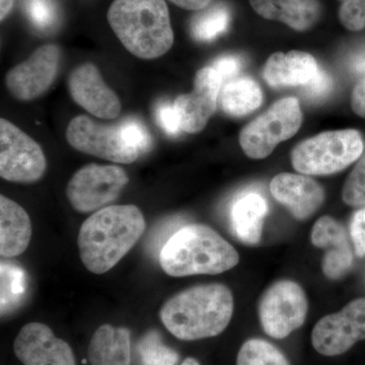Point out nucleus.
Wrapping results in <instances>:
<instances>
[{
	"label": "nucleus",
	"mask_w": 365,
	"mask_h": 365,
	"mask_svg": "<svg viewBox=\"0 0 365 365\" xmlns=\"http://www.w3.org/2000/svg\"><path fill=\"white\" fill-rule=\"evenodd\" d=\"M14 351L24 365H76L68 343L42 323L24 326L14 340Z\"/></svg>",
	"instance_id": "4468645a"
},
{
	"label": "nucleus",
	"mask_w": 365,
	"mask_h": 365,
	"mask_svg": "<svg viewBox=\"0 0 365 365\" xmlns=\"http://www.w3.org/2000/svg\"><path fill=\"white\" fill-rule=\"evenodd\" d=\"M258 312L265 333L283 339L304 325L307 314L306 294L294 281H277L262 295Z\"/></svg>",
	"instance_id": "1a4fd4ad"
},
{
	"label": "nucleus",
	"mask_w": 365,
	"mask_h": 365,
	"mask_svg": "<svg viewBox=\"0 0 365 365\" xmlns=\"http://www.w3.org/2000/svg\"><path fill=\"white\" fill-rule=\"evenodd\" d=\"M230 21V11L223 4L202 9L190 21V33L192 37L200 42L215 40L220 34L227 31Z\"/></svg>",
	"instance_id": "b1692460"
},
{
	"label": "nucleus",
	"mask_w": 365,
	"mask_h": 365,
	"mask_svg": "<svg viewBox=\"0 0 365 365\" xmlns=\"http://www.w3.org/2000/svg\"><path fill=\"white\" fill-rule=\"evenodd\" d=\"M158 124L168 135L176 136L182 131L181 122L174 104L160 103L155 109Z\"/></svg>",
	"instance_id": "473e14b6"
},
{
	"label": "nucleus",
	"mask_w": 365,
	"mask_h": 365,
	"mask_svg": "<svg viewBox=\"0 0 365 365\" xmlns=\"http://www.w3.org/2000/svg\"><path fill=\"white\" fill-rule=\"evenodd\" d=\"M317 248L327 250L322 268L327 277L339 279L352 267L353 252L347 232L340 222L331 216H323L314 223L311 235Z\"/></svg>",
	"instance_id": "f3484780"
},
{
	"label": "nucleus",
	"mask_w": 365,
	"mask_h": 365,
	"mask_svg": "<svg viewBox=\"0 0 365 365\" xmlns=\"http://www.w3.org/2000/svg\"><path fill=\"white\" fill-rule=\"evenodd\" d=\"M91 365H130L131 337L126 328L109 324L98 327L88 349Z\"/></svg>",
	"instance_id": "412c9836"
},
{
	"label": "nucleus",
	"mask_w": 365,
	"mask_h": 365,
	"mask_svg": "<svg viewBox=\"0 0 365 365\" xmlns=\"http://www.w3.org/2000/svg\"><path fill=\"white\" fill-rule=\"evenodd\" d=\"M263 102L260 86L249 76L232 79L223 86L220 103L225 114L242 117L258 109Z\"/></svg>",
	"instance_id": "5701e85b"
},
{
	"label": "nucleus",
	"mask_w": 365,
	"mask_h": 365,
	"mask_svg": "<svg viewBox=\"0 0 365 365\" xmlns=\"http://www.w3.org/2000/svg\"><path fill=\"white\" fill-rule=\"evenodd\" d=\"M237 365H290L276 346L263 339H250L237 354Z\"/></svg>",
	"instance_id": "393cba45"
},
{
	"label": "nucleus",
	"mask_w": 365,
	"mask_h": 365,
	"mask_svg": "<svg viewBox=\"0 0 365 365\" xmlns=\"http://www.w3.org/2000/svg\"><path fill=\"white\" fill-rule=\"evenodd\" d=\"M14 1V0H0V19L1 21H4L11 13Z\"/></svg>",
	"instance_id": "4c0bfd02"
},
{
	"label": "nucleus",
	"mask_w": 365,
	"mask_h": 365,
	"mask_svg": "<svg viewBox=\"0 0 365 365\" xmlns=\"http://www.w3.org/2000/svg\"><path fill=\"white\" fill-rule=\"evenodd\" d=\"M47 160L39 143L9 120H0V176L32 184L44 176Z\"/></svg>",
	"instance_id": "6e6552de"
},
{
	"label": "nucleus",
	"mask_w": 365,
	"mask_h": 365,
	"mask_svg": "<svg viewBox=\"0 0 365 365\" xmlns=\"http://www.w3.org/2000/svg\"><path fill=\"white\" fill-rule=\"evenodd\" d=\"M68 90L76 104L100 119L112 120L121 112V102L93 63H83L72 71Z\"/></svg>",
	"instance_id": "2eb2a0df"
},
{
	"label": "nucleus",
	"mask_w": 365,
	"mask_h": 365,
	"mask_svg": "<svg viewBox=\"0 0 365 365\" xmlns=\"http://www.w3.org/2000/svg\"><path fill=\"white\" fill-rule=\"evenodd\" d=\"M143 365H177L180 355L163 343L157 331H148L137 346Z\"/></svg>",
	"instance_id": "a878e982"
},
{
	"label": "nucleus",
	"mask_w": 365,
	"mask_h": 365,
	"mask_svg": "<svg viewBox=\"0 0 365 365\" xmlns=\"http://www.w3.org/2000/svg\"><path fill=\"white\" fill-rule=\"evenodd\" d=\"M234 314V297L220 283L182 290L165 302L160 312L163 326L180 340L215 337L227 329Z\"/></svg>",
	"instance_id": "f03ea898"
},
{
	"label": "nucleus",
	"mask_w": 365,
	"mask_h": 365,
	"mask_svg": "<svg viewBox=\"0 0 365 365\" xmlns=\"http://www.w3.org/2000/svg\"><path fill=\"white\" fill-rule=\"evenodd\" d=\"M242 66V59L237 56H232V55L220 57L215 60L212 66L213 68L220 74L222 81H228V79L232 81V78H235L241 71Z\"/></svg>",
	"instance_id": "f704fd0d"
},
{
	"label": "nucleus",
	"mask_w": 365,
	"mask_h": 365,
	"mask_svg": "<svg viewBox=\"0 0 365 365\" xmlns=\"http://www.w3.org/2000/svg\"><path fill=\"white\" fill-rule=\"evenodd\" d=\"M61 51L58 46H41L26 61L7 72V90L16 100L28 102L42 96L58 74Z\"/></svg>",
	"instance_id": "f8f14e48"
},
{
	"label": "nucleus",
	"mask_w": 365,
	"mask_h": 365,
	"mask_svg": "<svg viewBox=\"0 0 365 365\" xmlns=\"http://www.w3.org/2000/svg\"><path fill=\"white\" fill-rule=\"evenodd\" d=\"M350 235L355 254L359 258L365 256V207L359 209L352 216Z\"/></svg>",
	"instance_id": "72a5a7b5"
},
{
	"label": "nucleus",
	"mask_w": 365,
	"mask_h": 365,
	"mask_svg": "<svg viewBox=\"0 0 365 365\" xmlns=\"http://www.w3.org/2000/svg\"><path fill=\"white\" fill-rule=\"evenodd\" d=\"M108 21L126 50L138 58H158L174 44L165 0H114Z\"/></svg>",
	"instance_id": "20e7f679"
},
{
	"label": "nucleus",
	"mask_w": 365,
	"mask_h": 365,
	"mask_svg": "<svg viewBox=\"0 0 365 365\" xmlns=\"http://www.w3.org/2000/svg\"><path fill=\"white\" fill-rule=\"evenodd\" d=\"M341 1L344 2V1H347V0H341Z\"/></svg>",
	"instance_id": "ea45409f"
},
{
	"label": "nucleus",
	"mask_w": 365,
	"mask_h": 365,
	"mask_svg": "<svg viewBox=\"0 0 365 365\" xmlns=\"http://www.w3.org/2000/svg\"><path fill=\"white\" fill-rule=\"evenodd\" d=\"M270 191L274 199L299 220L311 217L325 200V192L319 182L312 178L290 173L274 177Z\"/></svg>",
	"instance_id": "dca6fc26"
},
{
	"label": "nucleus",
	"mask_w": 365,
	"mask_h": 365,
	"mask_svg": "<svg viewBox=\"0 0 365 365\" xmlns=\"http://www.w3.org/2000/svg\"><path fill=\"white\" fill-rule=\"evenodd\" d=\"M268 205L258 193H247L232 208V227L240 241L247 245L260 242Z\"/></svg>",
	"instance_id": "4be33fe9"
},
{
	"label": "nucleus",
	"mask_w": 365,
	"mask_h": 365,
	"mask_svg": "<svg viewBox=\"0 0 365 365\" xmlns=\"http://www.w3.org/2000/svg\"><path fill=\"white\" fill-rule=\"evenodd\" d=\"M222 83L212 66L204 67L197 72L193 91L179 96L174 102L182 131L193 134L205 128L208 120L215 114Z\"/></svg>",
	"instance_id": "ddd939ff"
},
{
	"label": "nucleus",
	"mask_w": 365,
	"mask_h": 365,
	"mask_svg": "<svg viewBox=\"0 0 365 365\" xmlns=\"http://www.w3.org/2000/svg\"><path fill=\"white\" fill-rule=\"evenodd\" d=\"M365 340V299H357L339 313L319 319L312 333V344L324 356H337Z\"/></svg>",
	"instance_id": "9b49d317"
},
{
	"label": "nucleus",
	"mask_w": 365,
	"mask_h": 365,
	"mask_svg": "<svg viewBox=\"0 0 365 365\" xmlns=\"http://www.w3.org/2000/svg\"><path fill=\"white\" fill-rule=\"evenodd\" d=\"M29 19L40 30L51 28L56 21V7L53 0H26Z\"/></svg>",
	"instance_id": "c756f323"
},
{
	"label": "nucleus",
	"mask_w": 365,
	"mask_h": 365,
	"mask_svg": "<svg viewBox=\"0 0 365 365\" xmlns=\"http://www.w3.org/2000/svg\"><path fill=\"white\" fill-rule=\"evenodd\" d=\"M66 139L76 150L113 163H131L141 155L125 141L119 124L98 123L86 115L71 120Z\"/></svg>",
	"instance_id": "9d476101"
},
{
	"label": "nucleus",
	"mask_w": 365,
	"mask_h": 365,
	"mask_svg": "<svg viewBox=\"0 0 365 365\" xmlns=\"http://www.w3.org/2000/svg\"><path fill=\"white\" fill-rule=\"evenodd\" d=\"M160 267L172 277L216 275L235 267L237 250L208 225L193 223L175 232L163 245Z\"/></svg>",
	"instance_id": "7ed1b4c3"
},
{
	"label": "nucleus",
	"mask_w": 365,
	"mask_h": 365,
	"mask_svg": "<svg viewBox=\"0 0 365 365\" xmlns=\"http://www.w3.org/2000/svg\"><path fill=\"white\" fill-rule=\"evenodd\" d=\"M25 275L20 267L13 264L1 263V313L13 307L25 292Z\"/></svg>",
	"instance_id": "bb28decb"
},
{
	"label": "nucleus",
	"mask_w": 365,
	"mask_h": 365,
	"mask_svg": "<svg viewBox=\"0 0 365 365\" xmlns=\"http://www.w3.org/2000/svg\"><path fill=\"white\" fill-rule=\"evenodd\" d=\"M250 4L262 18L282 21L300 32L312 28L321 16L319 0H250Z\"/></svg>",
	"instance_id": "aec40b11"
},
{
	"label": "nucleus",
	"mask_w": 365,
	"mask_h": 365,
	"mask_svg": "<svg viewBox=\"0 0 365 365\" xmlns=\"http://www.w3.org/2000/svg\"><path fill=\"white\" fill-rule=\"evenodd\" d=\"M339 19L342 25L353 32L365 28V0H347L339 9Z\"/></svg>",
	"instance_id": "7c9ffc66"
},
{
	"label": "nucleus",
	"mask_w": 365,
	"mask_h": 365,
	"mask_svg": "<svg viewBox=\"0 0 365 365\" xmlns=\"http://www.w3.org/2000/svg\"><path fill=\"white\" fill-rule=\"evenodd\" d=\"M173 4L188 11H202L212 0H170Z\"/></svg>",
	"instance_id": "e433bc0d"
},
{
	"label": "nucleus",
	"mask_w": 365,
	"mask_h": 365,
	"mask_svg": "<svg viewBox=\"0 0 365 365\" xmlns=\"http://www.w3.org/2000/svg\"><path fill=\"white\" fill-rule=\"evenodd\" d=\"M32 237V223L25 209L4 195L0 196V255L20 256Z\"/></svg>",
	"instance_id": "6ab92c4d"
},
{
	"label": "nucleus",
	"mask_w": 365,
	"mask_h": 365,
	"mask_svg": "<svg viewBox=\"0 0 365 365\" xmlns=\"http://www.w3.org/2000/svg\"><path fill=\"white\" fill-rule=\"evenodd\" d=\"M364 148V138L359 131L324 132L297 144L292 153V163L304 175L335 174L359 160Z\"/></svg>",
	"instance_id": "39448f33"
},
{
	"label": "nucleus",
	"mask_w": 365,
	"mask_h": 365,
	"mask_svg": "<svg viewBox=\"0 0 365 365\" xmlns=\"http://www.w3.org/2000/svg\"><path fill=\"white\" fill-rule=\"evenodd\" d=\"M128 182L122 168L90 163L72 176L67 185V199L78 212H93L114 202Z\"/></svg>",
	"instance_id": "0eeeda50"
},
{
	"label": "nucleus",
	"mask_w": 365,
	"mask_h": 365,
	"mask_svg": "<svg viewBox=\"0 0 365 365\" xmlns=\"http://www.w3.org/2000/svg\"><path fill=\"white\" fill-rule=\"evenodd\" d=\"M318 71L316 59L309 53L279 52L269 57L264 66L263 78L272 88L304 86Z\"/></svg>",
	"instance_id": "a211bd4d"
},
{
	"label": "nucleus",
	"mask_w": 365,
	"mask_h": 365,
	"mask_svg": "<svg viewBox=\"0 0 365 365\" xmlns=\"http://www.w3.org/2000/svg\"><path fill=\"white\" fill-rule=\"evenodd\" d=\"M302 122L299 102L295 98H284L247 125L240 134V144L249 158H267L282 141L292 138Z\"/></svg>",
	"instance_id": "423d86ee"
},
{
	"label": "nucleus",
	"mask_w": 365,
	"mask_h": 365,
	"mask_svg": "<svg viewBox=\"0 0 365 365\" xmlns=\"http://www.w3.org/2000/svg\"><path fill=\"white\" fill-rule=\"evenodd\" d=\"M333 81L324 69L319 68L316 76L307 85L302 86L304 98L312 102H319L328 97L332 90Z\"/></svg>",
	"instance_id": "2f4dec72"
},
{
	"label": "nucleus",
	"mask_w": 365,
	"mask_h": 365,
	"mask_svg": "<svg viewBox=\"0 0 365 365\" xmlns=\"http://www.w3.org/2000/svg\"><path fill=\"white\" fill-rule=\"evenodd\" d=\"M145 227L135 205H110L96 211L79 230L81 262L91 273L108 272L135 246Z\"/></svg>",
	"instance_id": "f257e3e1"
},
{
	"label": "nucleus",
	"mask_w": 365,
	"mask_h": 365,
	"mask_svg": "<svg viewBox=\"0 0 365 365\" xmlns=\"http://www.w3.org/2000/svg\"><path fill=\"white\" fill-rule=\"evenodd\" d=\"M181 365H200L198 361L195 359H192V357H188L182 361Z\"/></svg>",
	"instance_id": "58836bf2"
},
{
	"label": "nucleus",
	"mask_w": 365,
	"mask_h": 365,
	"mask_svg": "<svg viewBox=\"0 0 365 365\" xmlns=\"http://www.w3.org/2000/svg\"><path fill=\"white\" fill-rule=\"evenodd\" d=\"M351 106L355 114L365 119V78L353 88Z\"/></svg>",
	"instance_id": "c9c22d12"
},
{
	"label": "nucleus",
	"mask_w": 365,
	"mask_h": 365,
	"mask_svg": "<svg viewBox=\"0 0 365 365\" xmlns=\"http://www.w3.org/2000/svg\"><path fill=\"white\" fill-rule=\"evenodd\" d=\"M122 136L131 148H135L140 155L150 150L151 136L146 127L140 121L129 118L120 122Z\"/></svg>",
	"instance_id": "c85d7f7f"
},
{
	"label": "nucleus",
	"mask_w": 365,
	"mask_h": 365,
	"mask_svg": "<svg viewBox=\"0 0 365 365\" xmlns=\"http://www.w3.org/2000/svg\"><path fill=\"white\" fill-rule=\"evenodd\" d=\"M342 198L347 205L353 207L365 206V153L346 180Z\"/></svg>",
	"instance_id": "cd10ccee"
}]
</instances>
